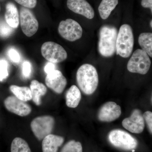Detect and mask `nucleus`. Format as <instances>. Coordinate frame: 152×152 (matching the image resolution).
Wrapping results in <instances>:
<instances>
[{
  "instance_id": "obj_1",
  "label": "nucleus",
  "mask_w": 152,
  "mask_h": 152,
  "mask_svg": "<svg viewBox=\"0 0 152 152\" xmlns=\"http://www.w3.org/2000/svg\"><path fill=\"white\" fill-rule=\"evenodd\" d=\"M76 79L79 88L86 94H92L97 88L99 76L92 65L84 64L81 66L77 71Z\"/></svg>"
},
{
  "instance_id": "obj_2",
  "label": "nucleus",
  "mask_w": 152,
  "mask_h": 152,
  "mask_svg": "<svg viewBox=\"0 0 152 152\" xmlns=\"http://www.w3.org/2000/svg\"><path fill=\"white\" fill-rule=\"evenodd\" d=\"M118 34L116 28L112 26L104 25L100 28L98 48L102 56L110 57L115 54Z\"/></svg>"
},
{
  "instance_id": "obj_3",
  "label": "nucleus",
  "mask_w": 152,
  "mask_h": 152,
  "mask_svg": "<svg viewBox=\"0 0 152 152\" xmlns=\"http://www.w3.org/2000/svg\"><path fill=\"white\" fill-rule=\"evenodd\" d=\"M134 46L133 30L130 25H122L117 36L116 51L117 54L124 58L130 56Z\"/></svg>"
},
{
  "instance_id": "obj_4",
  "label": "nucleus",
  "mask_w": 152,
  "mask_h": 152,
  "mask_svg": "<svg viewBox=\"0 0 152 152\" xmlns=\"http://www.w3.org/2000/svg\"><path fill=\"white\" fill-rule=\"evenodd\" d=\"M109 142L114 147L124 151H133L138 145V142L134 137L126 131L115 129L109 133Z\"/></svg>"
},
{
  "instance_id": "obj_5",
  "label": "nucleus",
  "mask_w": 152,
  "mask_h": 152,
  "mask_svg": "<svg viewBox=\"0 0 152 152\" xmlns=\"http://www.w3.org/2000/svg\"><path fill=\"white\" fill-rule=\"evenodd\" d=\"M151 66V61L148 54L142 49H137L129 60L127 68L131 72L145 75Z\"/></svg>"
},
{
  "instance_id": "obj_6",
  "label": "nucleus",
  "mask_w": 152,
  "mask_h": 152,
  "mask_svg": "<svg viewBox=\"0 0 152 152\" xmlns=\"http://www.w3.org/2000/svg\"><path fill=\"white\" fill-rule=\"evenodd\" d=\"M54 125L53 117L45 115L35 118L31 123V127L36 137L40 140L51 134Z\"/></svg>"
},
{
  "instance_id": "obj_7",
  "label": "nucleus",
  "mask_w": 152,
  "mask_h": 152,
  "mask_svg": "<svg viewBox=\"0 0 152 152\" xmlns=\"http://www.w3.org/2000/svg\"><path fill=\"white\" fill-rule=\"evenodd\" d=\"M41 53L45 59L54 64L64 61L68 56L62 46L53 42L44 43L41 47Z\"/></svg>"
},
{
  "instance_id": "obj_8",
  "label": "nucleus",
  "mask_w": 152,
  "mask_h": 152,
  "mask_svg": "<svg viewBox=\"0 0 152 152\" xmlns=\"http://www.w3.org/2000/svg\"><path fill=\"white\" fill-rule=\"evenodd\" d=\"M59 34L65 39L75 42L82 37L83 29L78 22L71 19L60 22L58 28Z\"/></svg>"
},
{
  "instance_id": "obj_9",
  "label": "nucleus",
  "mask_w": 152,
  "mask_h": 152,
  "mask_svg": "<svg viewBox=\"0 0 152 152\" xmlns=\"http://www.w3.org/2000/svg\"><path fill=\"white\" fill-rule=\"evenodd\" d=\"M20 21L22 31L27 37H31L37 31L39 23L29 9L22 7L20 12Z\"/></svg>"
},
{
  "instance_id": "obj_10",
  "label": "nucleus",
  "mask_w": 152,
  "mask_h": 152,
  "mask_svg": "<svg viewBox=\"0 0 152 152\" xmlns=\"http://www.w3.org/2000/svg\"><path fill=\"white\" fill-rule=\"evenodd\" d=\"M141 111L135 109L130 116L126 118L122 121V126L126 129L132 133L140 134L145 128V124Z\"/></svg>"
},
{
  "instance_id": "obj_11",
  "label": "nucleus",
  "mask_w": 152,
  "mask_h": 152,
  "mask_svg": "<svg viewBox=\"0 0 152 152\" xmlns=\"http://www.w3.org/2000/svg\"><path fill=\"white\" fill-rule=\"evenodd\" d=\"M4 104L8 110L20 116H27L31 112V107L28 104L15 96H10L6 98Z\"/></svg>"
},
{
  "instance_id": "obj_12",
  "label": "nucleus",
  "mask_w": 152,
  "mask_h": 152,
  "mask_svg": "<svg viewBox=\"0 0 152 152\" xmlns=\"http://www.w3.org/2000/svg\"><path fill=\"white\" fill-rule=\"evenodd\" d=\"M121 114V107L113 102L106 103L98 112V119L103 122H110L119 118Z\"/></svg>"
},
{
  "instance_id": "obj_13",
  "label": "nucleus",
  "mask_w": 152,
  "mask_h": 152,
  "mask_svg": "<svg viewBox=\"0 0 152 152\" xmlns=\"http://www.w3.org/2000/svg\"><path fill=\"white\" fill-rule=\"evenodd\" d=\"M45 83L51 89L57 94H61L64 91L67 82L61 72L56 69L47 75Z\"/></svg>"
},
{
  "instance_id": "obj_14",
  "label": "nucleus",
  "mask_w": 152,
  "mask_h": 152,
  "mask_svg": "<svg viewBox=\"0 0 152 152\" xmlns=\"http://www.w3.org/2000/svg\"><path fill=\"white\" fill-rule=\"evenodd\" d=\"M68 8L74 12L82 15L88 19H92L95 15L92 7L86 0H67Z\"/></svg>"
},
{
  "instance_id": "obj_15",
  "label": "nucleus",
  "mask_w": 152,
  "mask_h": 152,
  "mask_svg": "<svg viewBox=\"0 0 152 152\" xmlns=\"http://www.w3.org/2000/svg\"><path fill=\"white\" fill-rule=\"evenodd\" d=\"M64 140L63 137L50 134L43 139V152H57L58 148L62 145Z\"/></svg>"
},
{
  "instance_id": "obj_16",
  "label": "nucleus",
  "mask_w": 152,
  "mask_h": 152,
  "mask_svg": "<svg viewBox=\"0 0 152 152\" xmlns=\"http://www.w3.org/2000/svg\"><path fill=\"white\" fill-rule=\"evenodd\" d=\"M5 19L6 23L13 28H17L20 24V15L16 6L9 2L6 6Z\"/></svg>"
},
{
  "instance_id": "obj_17",
  "label": "nucleus",
  "mask_w": 152,
  "mask_h": 152,
  "mask_svg": "<svg viewBox=\"0 0 152 152\" xmlns=\"http://www.w3.org/2000/svg\"><path fill=\"white\" fill-rule=\"evenodd\" d=\"M30 88L33 102L37 105H40L42 103L41 97L46 94V87L37 80H33L31 82Z\"/></svg>"
},
{
  "instance_id": "obj_18",
  "label": "nucleus",
  "mask_w": 152,
  "mask_h": 152,
  "mask_svg": "<svg viewBox=\"0 0 152 152\" xmlns=\"http://www.w3.org/2000/svg\"><path fill=\"white\" fill-rule=\"evenodd\" d=\"M81 99V94L78 88L73 85L68 90L66 95V104L72 108L77 107Z\"/></svg>"
},
{
  "instance_id": "obj_19",
  "label": "nucleus",
  "mask_w": 152,
  "mask_h": 152,
  "mask_svg": "<svg viewBox=\"0 0 152 152\" xmlns=\"http://www.w3.org/2000/svg\"><path fill=\"white\" fill-rule=\"evenodd\" d=\"M118 3V0H102L99 6V13L103 20L109 18Z\"/></svg>"
},
{
  "instance_id": "obj_20",
  "label": "nucleus",
  "mask_w": 152,
  "mask_h": 152,
  "mask_svg": "<svg viewBox=\"0 0 152 152\" xmlns=\"http://www.w3.org/2000/svg\"><path fill=\"white\" fill-rule=\"evenodd\" d=\"M10 90L15 96L20 100L26 102L32 99L31 89L28 87L12 85L10 86Z\"/></svg>"
},
{
  "instance_id": "obj_21",
  "label": "nucleus",
  "mask_w": 152,
  "mask_h": 152,
  "mask_svg": "<svg viewBox=\"0 0 152 152\" xmlns=\"http://www.w3.org/2000/svg\"><path fill=\"white\" fill-rule=\"evenodd\" d=\"M139 45L142 50L145 52L149 56L152 57V34L142 33L140 35L138 39Z\"/></svg>"
},
{
  "instance_id": "obj_22",
  "label": "nucleus",
  "mask_w": 152,
  "mask_h": 152,
  "mask_svg": "<svg viewBox=\"0 0 152 152\" xmlns=\"http://www.w3.org/2000/svg\"><path fill=\"white\" fill-rule=\"evenodd\" d=\"M11 152H31V151L25 140L16 137L14 139L11 144Z\"/></svg>"
},
{
  "instance_id": "obj_23",
  "label": "nucleus",
  "mask_w": 152,
  "mask_h": 152,
  "mask_svg": "<svg viewBox=\"0 0 152 152\" xmlns=\"http://www.w3.org/2000/svg\"><path fill=\"white\" fill-rule=\"evenodd\" d=\"M61 152H83V148L80 142L72 140L64 146Z\"/></svg>"
},
{
  "instance_id": "obj_24",
  "label": "nucleus",
  "mask_w": 152,
  "mask_h": 152,
  "mask_svg": "<svg viewBox=\"0 0 152 152\" xmlns=\"http://www.w3.org/2000/svg\"><path fill=\"white\" fill-rule=\"evenodd\" d=\"M13 29L6 22H0V36L2 37H7L13 32Z\"/></svg>"
},
{
  "instance_id": "obj_25",
  "label": "nucleus",
  "mask_w": 152,
  "mask_h": 152,
  "mask_svg": "<svg viewBox=\"0 0 152 152\" xmlns=\"http://www.w3.org/2000/svg\"><path fill=\"white\" fill-rule=\"evenodd\" d=\"M8 75V63L6 60H0V81L5 80Z\"/></svg>"
},
{
  "instance_id": "obj_26",
  "label": "nucleus",
  "mask_w": 152,
  "mask_h": 152,
  "mask_svg": "<svg viewBox=\"0 0 152 152\" xmlns=\"http://www.w3.org/2000/svg\"><path fill=\"white\" fill-rule=\"evenodd\" d=\"M8 56L9 58L13 62L18 63L20 61V56L18 52L14 48H11L8 51Z\"/></svg>"
},
{
  "instance_id": "obj_27",
  "label": "nucleus",
  "mask_w": 152,
  "mask_h": 152,
  "mask_svg": "<svg viewBox=\"0 0 152 152\" xmlns=\"http://www.w3.org/2000/svg\"><path fill=\"white\" fill-rule=\"evenodd\" d=\"M32 66L28 61H25L22 65V74L26 78L29 77L31 74Z\"/></svg>"
},
{
  "instance_id": "obj_28",
  "label": "nucleus",
  "mask_w": 152,
  "mask_h": 152,
  "mask_svg": "<svg viewBox=\"0 0 152 152\" xmlns=\"http://www.w3.org/2000/svg\"><path fill=\"white\" fill-rule=\"evenodd\" d=\"M19 4L27 8L32 9L35 7L37 4V0H15Z\"/></svg>"
},
{
  "instance_id": "obj_29",
  "label": "nucleus",
  "mask_w": 152,
  "mask_h": 152,
  "mask_svg": "<svg viewBox=\"0 0 152 152\" xmlns=\"http://www.w3.org/2000/svg\"><path fill=\"white\" fill-rule=\"evenodd\" d=\"M144 121L146 122L150 133H152V113L150 111H147L143 115Z\"/></svg>"
},
{
  "instance_id": "obj_30",
  "label": "nucleus",
  "mask_w": 152,
  "mask_h": 152,
  "mask_svg": "<svg viewBox=\"0 0 152 152\" xmlns=\"http://www.w3.org/2000/svg\"><path fill=\"white\" fill-rule=\"evenodd\" d=\"M55 70H56V66L54 63L49 62L45 66V71L47 74Z\"/></svg>"
},
{
  "instance_id": "obj_31",
  "label": "nucleus",
  "mask_w": 152,
  "mask_h": 152,
  "mask_svg": "<svg viewBox=\"0 0 152 152\" xmlns=\"http://www.w3.org/2000/svg\"><path fill=\"white\" fill-rule=\"evenodd\" d=\"M142 7L145 8H149L152 12V0H142L141 1Z\"/></svg>"
},
{
  "instance_id": "obj_32",
  "label": "nucleus",
  "mask_w": 152,
  "mask_h": 152,
  "mask_svg": "<svg viewBox=\"0 0 152 152\" xmlns=\"http://www.w3.org/2000/svg\"><path fill=\"white\" fill-rule=\"evenodd\" d=\"M150 26H151V28H152V20L151 21V22H150Z\"/></svg>"
},
{
  "instance_id": "obj_33",
  "label": "nucleus",
  "mask_w": 152,
  "mask_h": 152,
  "mask_svg": "<svg viewBox=\"0 0 152 152\" xmlns=\"http://www.w3.org/2000/svg\"><path fill=\"white\" fill-rule=\"evenodd\" d=\"M0 10H1V8H0Z\"/></svg>"
}]
</instances>
